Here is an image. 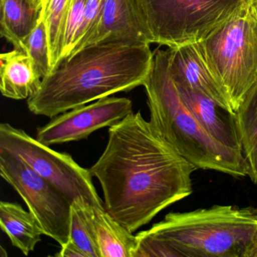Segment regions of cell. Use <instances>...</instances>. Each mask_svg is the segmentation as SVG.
Segmentation results:
<instances>
[{"label":"cell","instance_id":"1","mask_svg":"<svg viewBox=\"0 0 257 257\" xmlns=\"http://www.w3.org/2000/svg\"><path fill=\"white\" fill-rule=\"evenodd\" d=\"M195 170L141 112L109 127L104 151L89 168L106 211L132 233L192 195Z\"/></svg>","mask_w":257,"mask_h":257},{"label":"cell","instance_id":"2","mask_svg":"<svg viewBox=\"0 0 257 257\" xmlns=\"http://www.w3.org/2000/svg\"><path fill=\"white\" fill-rule=\"evenodd\" d=\"M154 52L147 43H100L63 60L28 100L30 112L52 118L63 112L144 85Z\"/></svg>","mask_w":257,"mask_h":257},{"label":"cell","instance_id":"3","mask_svg":"<svg viewBox=\"0 0 257 257\" xmlns=\"http://www.w3.org/2000/svg\"><path fill=\"white\" fill-rule=\"evenodd\" d=\"M145 88L150 122L159 135L196 169L231 177L247 176L241 153L213 140L183 103L170 71L169 51L154 52Z\"/></svg>","mask_w":257,"mask_h":257},{"label":"cell","instance_id":"4","mask_svg":"<svg viewBox=\"0 0 257 257\" xmlns=\"http://www.w3.org/2000/svg\"><path fill=\"white\" fill-rule=\"evenodd\" d=\"M146 233L172 257H257V208L213 205L171 212Z\"/></svg>","mask_w":257,"mask_h":257},{"label":"cell","instance_id":"5","mask_svg":"<svg viewBox=\"0 0 257 257\" xmlns=\"http://www.w3.org/2000/svg\"><path fill=\"white\" fill-rule=\"evenodd\" d=\"M198 45L235 112L257 80V0Z\"/></svg>","mask_w":257,"mask_h":257},{"label":"cell","instance_id":"6","mask_svg":"<svg viewBox=\"0 0 257 257\" xmlns=\"http://www.w3.org/2000/svg\"><path fill=\"white\" fill-rule=\"evenodd\" d=\"M150 44L198 43L241 13L242 0H133Z\"/></svg>","mask_w":257,"mask_h":257},{"label":"cell","instance_id":"7","mask_svg":"<svg viewBox=\"0 0 257 257\" xmlns=\"http://www.w3.org/2000/svg\"><path fill=\"white\" fill-rule=\"evenodd\" d=\"M0 150L19 158L70 203L81 198L94 207H104L89 169L79 165L70 155L52 150L9 123L0 124Z\"/></svg>","mask_w":257,"mask_h":257},{"label":"cell","instance_id":"8","mask_svg":"<svg viewBox=\"0 0 257 257\" xmlns=\"http://www.w3.org/2000/svg\"><path fill=\"white\" fill-rule=\"evenodd\" d=\"M0 175L25 201L43 234L61 246L65 244L70 238V201L19 158L3 150H0Z\"/></svg>","mask_w":257,"mask_h":257},{"label":"cell","instance_id":"9","mask_svg":"<svg viewBox=\"0 0 257 257\" xmlns=\"http://www.w3.org/2000/svg\"><path fill=\"white\" fill-rule=\"evenodd\" d=\"M132 112L130 99L104 97L54 117L38 127L36 138L49 147L81 141L99 129L117 124Z\"/></svg>","mask_w":257,"mask_h":257},{"label":"cell","instance_id":"10","mask_svg":"<svg viewBox=\"0 0 257 257\" xmlns=\"http://www.w3.org/2000/svg\"><path fill=\"white\" fill-rule=\"evenodd\" d=\"M110 42L150 44L133 0H104L94 25L70 55L88 46Z\"/></svg>","mask_w":257,"mask_h":257},{"label":"cell","instance_id":"11","mask_svg":"<svg viewBox=\"0 0 257 257\" xmlns=\"http://www.w3.org/2000/svg\"><path fill=\"white\" fill-rule=\"evenodd\" d=\"M170 71L174 80L180 81L211 99L222 109L234 113L226 96L204 61L198 43L171 48Z\"/></svg>","mask_w":257,"mask_h":257},{"label":"cell","instance_id":"12","mask_svg":"<svg viewBox=\"0 0 257 257\" xmlns=\"http://www.w3.org/2000/svg\"><path fill=\"white\" fill-rule=\"evenodd\" d=\"M174 81L183 103L203 129L221 145L241 153L234 112L222 109L211 99L183 82Z\"/></svg>","mask_w":257,"mask_h":257},{"label":"cell","instance_id":"13","mask_svg":"<svg viewBox=\"0 0 257 257\" xmlns=\"http://www.w3.org/2000/svg\"><path fill=\"white\" fill-rule=\"evenodd\" d=\"M34 61L23 51L14 50L0 56V91L13 100H28L42 82Z\"/></svg>","mask_w":257,"mask_h":257},{"label":"cell","instance_id":"14","mask_svg":"<svg viewBox=\"0 0 257 257\" xmlns=\"http://www.w3.org/2000/svg\"><path fill=\"white\" fill-rule=\"evenodd\" d=\"M0 33L14 49L25 52V43L41 19L42 9L31 0H0Z\"/></svg>","mask_w":257,"mask_h":257},{"label":"cell","instance_id":"15","mask_svg":"<svg viewBox=\"0 0 257 257\" xmlns=\"http://www.w3.org/2000/svg\"><path fill=\"white\" fill-rule=\"evenodd\" d=\"M0 227L13 246L25 255L34 250L43 234L34 215L17 203L0 202Z\"/></svg>","mask_w":257,"mask_h":257},{"label":"cell","instance_id":"16","mask_svg":"<svg viewBox=\"0 0 257 257\" xmlns=\"http://www.w3.org/2000/svg\"><path fill=\"white\" fill-rule=\"evenodd\" d=\"M94 211L100 257H135L138 236L114 219L104 207H94Z\"/></svg>","mask_w":257,"mask_h":257},{"label":"cell","instance_id":"17","mask_svg":"<svg viewBox=\"0 0 257 257\" xmlns=\"http://www.w3.org/2000/svg\"><path fill=\"white\" fill-rule=\"evenodd\" d=\"M234 120L247 176L257 185V80L234 112Z\"/></svg>","mask_w":257,"mask_h":257},{"label":"cell","instance_id":"18","mask_svg":"<svg viewBox=\"0 0 257 257\" xmlns=\"http://www.w3.org/2000/svg\"><path fill=\"white\" fill-rule=\"evenodd\" d=\"M92 204L83 198L73 200L70 208V228L69 240L80 248L87 257H100Z\"/></svg>","mask_w":257,"mask_h":257},{"label":"cell","instance_id":"19","mask_svg":"<svg viewBox=\"0 0 257 257\" xmlns=\"http://www.w3.org/2000/svg\"><path fill=\"white\" fill-rule=\"evenodd\" d=\"M72 0H46L42 11L47 31L52 71L60 61L61 43L67 13Z\"/></svg>","mask_w":257,"mask_h":257},{"label":"cell","instance_id":"20","mask_svg":"<svg viewBox=\"0 0 257 257\" xmlns=\"http://www.w3.org/2000/svg\"><path fill=\"white\" fill-rule=\"evenodd\" d=\"M25 52L34 61L42 79L52 72L47 31L43 19H40L35 29L27 39Z\"/></svg>","mask_w":257,"mask_h":257},{"label":"cell","instance_id":"21","mask_svg":"<svg viewBox=\"0 0 257 257\" xmlns=\"http://www.w3.org/2000/svg\"><path fill=\"white\" fill-rule=\"evenodd\" d=\"M86 1L72 0L64 26L59 63L70 56L80 40Z\"/></svg>","mask_w":257,"mask_h":257},{"label":"cell","instance_id":"22","mask_svg":"<svg viewBox=\"0 0 257 257\" xmlns=\"http://www.w3.org/2000/svg\"><path fill=\"white\" fill-rule=\"evenodd\" d=\"M55 255L58 257H87L86 254L70 240L61 246L59 252Z\"/></svg>","mask_w":257,"mask_h":257},{"label":"cell","instance_id":"23","mask_svg":"<svg viewBox=\"0 0 257 257\" xmlns=\"http://www.w3.org/2000/svg\"><path fill=\"white\" fill-rule=\"evenodd\" d=\"M31 1H32L35 5H37V7L42 9V11H43V7H44L45 4H46V0H31Z\"/></svg>","mask_w":257,"mask_h":257},{"label":"cell","instance_id":"24","mask_svg":"<svg viewBox=\"0 0 257 257\" xmlns=\"http://www.w3.org/2000/svg\"><path fill=\"white\" fill-rule=\"evenodd\" d=\"M242 1H243V4H244L245 7H247L250 6L251 4L255 3L256 0H242Z\"/></svg>","mask_w":257,"mask_h":257}]
</instances>
